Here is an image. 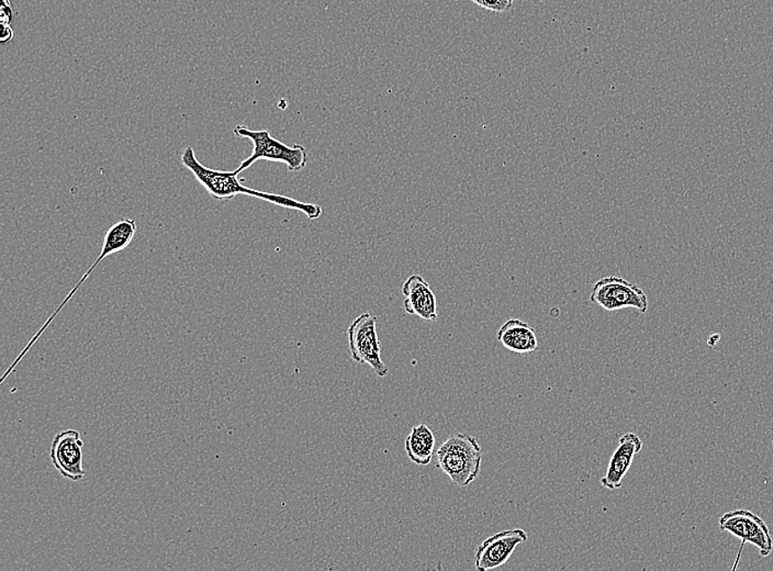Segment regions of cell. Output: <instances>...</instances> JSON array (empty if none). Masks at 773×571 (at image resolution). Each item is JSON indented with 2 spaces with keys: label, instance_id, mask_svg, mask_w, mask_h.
<instances>
[{
  "label": "cell",
  "instance_id": "cell-1",
  "mask_svg": "<svg viewBox=\"0 0 773 571\" xmlns=\"http://www.w3.org/2000/svg\"><path fill=\"white\" fill-rule=\"evenodd\" d=\"M181 161L182 166L195 176L198 183L207 190V193L213 199L230 201L234 197L246 195L271 202V204L283 207V208L303 212L310 220L319 219L323 214L321 206L289 198L286 196L252 189L243 184V180H238V174L236 170L226 171L207 168L197 159L195 150L191 146H187L182 151Z\"/></svg>",
  "mask_w": 773,
  "mask_h": 571
},
{
  "label": "cell",
  "instance_id": "cell-2",
  "mask_svg": "<svg viewBox=\"0 0 773 571\" xmlns=\"http://www.w3.org/2000/svg\"><path fill=\"white\" fill-rule=\"evenodd\" d=\"M482 451L480 441L466 433H456L436 453V466L452 483L467 487L480 476Z\"/></svg>",
  "mask_w": 773,
  "mask_h": 571
},
{
  "label": "cell",
  "instance_id": "cell-3",
  "mask_svg": "<svg viewBox=\"0 0 773 571\" xmlns=\"http://www.w3.org/2000/svg\"><path fill=\"white\" fill-rule=\"evenodd\" d=\"M233 134L238 138L248 139L253 143L250 158L243 161L236 170L238 175L261 160L284 163L293 173H298L308 164L309 154L303 145L288 146L282 141L273 138L269 130H252L246 125H237Z\"/></svg>",
  "mask_w": 773,
  "mask_h": 571
},
{
  "label": "cell",
  "instance_id": "cell-4",
  "mask_svg": "<svg viewBox=\"0 0 773 571\" xmlns=\"http://www.w3.org/2000/svg\"><path fill=\"white\" fill-rule=\"evenodd\" d=\"M137 229L135 220L131 219H121L118 222H116L115 225L111 226L108 230H107L104 244L101 246L100 254L98 259L94 262V264L91 265L88 272H85L83 277L80 278L78 284L75 285L72 290L70 291V294L65 297V299L61 303L58 307V309L53 312V315L51 316L47 322L44 323V326L40 328L37 335H35L32 341L29 342V345L23 348V351L20 353V355L16 358V361L14 362L13 365L9 367V370L5 373L3 376L2 382L6 381L9 373H12L14 371V368L18 365L20 362H22L23 356L27 352L32 348L35 342H37L41 336L43 335V332L47 330L51 323L53 322L55 318L59 315L61 311H62L63 308L68 305L69 301L72 299V298L76 295V292L79 290V288L85 284V281L88 280V277L91 275V272L97 269V266L103 262L106 257L116 254V253L122 252L129 246L132 240L135 235V232Z\"/></svg>",
  "mask_w": 773,
  "mask_h": 571
},
{
  "label": "cell",
  "instance_id": "cell-5",
  "mask_svg": "<svg viewBox=\"0 0 773 571\" xmlns=\"http://www.w3.org/2000/svg\"><path fill=\"white\" fill-rule=\"evenodd\" d=\"M349 346L355 362L368 364L380 378L388 373V367L381 360V345L377 332V318L362 313L349 326Z\"/></svg>",
  "mask_w": 773,
  "mask_h": 571
},
{
  "label": "cell",
  "instance_id": "cell-6",
  "mask_svg": "<svg viewBox=\"0 0 773 571\" xmlns=\"http://www.w3.org/2000/svg\"><path fill=\"white\" fill-rule=\"evenodd\" d=\"M720 529L741 539V548L735 562L734 569L740 563L742 548L746 544L754 545L759 549L762 557L769 556L773 549V540L769 528L760 517L750 510H735L727 512L720 519Z\"/></svg>",
  "mask_w": 773,
  "mask_h": 571
},
{
  "label": "cell",
  "instance_id": "cell-7",
  "mask_svg": "<svg viewBox=\"0 0 773 571\" xmlns=\"http://www.w3.org/2000/svg\"><path fill=\"white\" fill-rule=\"evenodd\" d=\"M590 300L607 311L634 308L640 313L648 310V299L642 288L622 277L601 278L592 287Z\"/></svg>",
  "mask_w": 773,
  "mask_h": 571
},
{
  "label": "cell",
  "instance_id": "cell-8",
  "mask_svg": "<svg viewBox=\"0 0 773 571\" xmlns=\"http://www.w3.org/2000/svg\"><path fill=\"white\" fill-rule=\"evenodd\" d=\"M84 442L78 429H66L54 437L51 447V462L65 479L79 482L85 477Z\"/></svg>",
  "mask_w": 773,
  "mask_h": 571
},
{
  "label": "cell",
  "instance_id": "cell-9",
  "mask_svg": "<svg viewBox=\"0 0 773 571\" xmlns=\"http://www.w3.org/2000/svg\"><path fill=\"white\" fill-rule=\"evenodd\" d=\"M527 540V533L522 529L502 530L492 535L478 547L475 555L477 570L486 571L501 567L518 547Z\"/></svg>",
  "mask_w": 773,
  "mask_h": 571
},
{
  "label": "cell",
  "instance_id": "cell-10",
  "mask_svg": "<svg viewBox=\"0 0 773 571\" xmlns=\"http://www.w3.org/2000/svg\"><path fill=\"white\" fill-rule=\"evenodd\" d=\"M642 439L633 432L625 433L619 438V446L610 458L607 474L601 479L604 488L615 492L622 487L623 479L632 467L635 456L642 451Z\"/></svg>",
  "mask_w": 773,
  "mask_h": 571
},
{
  "label": "cell",
  "instance_id": "cell-11",
  "mask_svg": "<svg viewBox=\"0 0 773 571\" xmlns=\"http://www.w3.org/2000/svg\"><path fill=\"white\" fill-rule=\"evenodd\" d=\"M405 296L404 308L410 316L421 318L425 321L437 319L436 296L432 288L421 275H412L403 286Z\"/></svg>",
  "mask_w": 773,
  "mask_h": 571
},
{
  "label": "cell",
  "instance_id": "cell-12",
  "mask_svg": "<svg viewBox=\"0 0 773 571\" xmlns=\"http://www.w3.org/2000/svg\"><path fill=\"white\" fill-rule=\"evenodd\" d=\"M497 338L507 350L518 354L536 352L538 347L536 328L520 319L508 320L497 332Z\"/></svg>",
  "mask_w": 773,
  "mask_h": 571
},
{
  "label": "cell",
  "instance_id": "cell-13",
  "mask_svg": "<svg viewBox=\"0 0 773 571\" xmlns=\"http://www.w3.org/2000/svg\"><path fill=\"white\" fill-rule=\"evenodd\" d=\"M435 448V437L432 429L421 423L412 428L410 436L405 438V452L411 462L419 466H426L432 462Z\"/></svg>",
  "mask_w": 773,
  "mask_h": 571
},
{
  "label": "cell",
  "instance_id": "cell-14",
  "mask_svg": "<svg viewBox=\"0 0 773 571\" xmlns=\"http://www.w3.org/2000/svg\"><path fill=\"white\" fill-rule=\"evenodd\" d=\"M471 2L489 12L500 14L510 12L515 4V0H471Z\"/></svg>",
  "mask_w": 773,
  "mask_h": 571
},
{
  "label": "cell",
  "instance_id": "cell-15",
  "mask_svg": "<svg viewBox=\"0 0 773 571\" xmlns=\"http://www.w3.org/2000/svg\"><path fill=\"white\" fill-rule=\"evenodd\" d=\"M0 18L3 24H10L13 22L12 4L9 0H3L2 9H0Z\"/></svg>",
  "mask_w": 773,
  "mask_h": 571
},
{
  "label": "cell",
  "instance_id": "cell-16",
  "mask_svg": "<svg viewBox=\"0 0 773 571\" xmlns=\"http://www.w3.org/2000/svg\"><path fill=\"white\" fill-rule=\"evenodd\" d=\"M14 38V32L10 24H3L2 23V37H0V42L2 44L12 41Z\"/></svg>",
  "mask_w": 773,
  "mask_h": 571
}]
</instances>
